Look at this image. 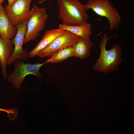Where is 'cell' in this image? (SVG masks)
Here are the masks:
<instances>
[{"mask_svg":"<svg viewBox=\"0 0 134 134\" xmlns=\"http://www.w3.org/2000/svg\"><path fill=\"white\" fill-rule=\"evenodd\" d=\"M108 33H106L102 37L101 40L99 44L100 53L99 59L93 66L96 71L107 74L117 70L122 59L121 54L122 49L121 46L117 43L113 45L109 50L106 48L108 41L113 36L107 38Z\"/></svg>","mask_w":134,"mask_h":134,"instance_id":"obj_1","label":"cell"},{"mask_svg":"<svg viewBox=\"0 0 134 134\" xmlns=\"http://www.w3.org/2000/svg\"><path fill=\"white\" fill-rule=\"evenodd\" d=\"M59 18L67 25L81 26L88 23L90 17L78 0H57Z\"/></svg>","mask_w":134,"mask_h":134,"instance_id":"obj_2","label":"cell"},{"mask_svg":"<svg viewBox=\"0 0 134 134\" xmlns=\"http://www.w3.org/2000/svg\"><path fill=\"white\" fill-rule=\"evenodd\" d=\"M83 5L86 11L91 9L97 15L106 17L109 22L110 31L119 27L121 16L109 0H89Z\"/></svg>","mask_w":134,"mask_h":134,"instance_id":"obj_3","label":"cell"},{"mask_svg":"<svg viewBox=\"0 0 134 134\" xmlns=\"http://www.w3.org/2000/svg\"><path fill=\"white\" fill-rule=\"evenodd\" d=\"M48 18L45 7L40 8L34 6L28 19L27 31L23 44L34 40L39 35L40 32L45 28Z\"/></svg>","mask_w":134,"mask_h":134,"instance_id":"obj_4","label":"cell"},{"mask_svg":"<svg viewBox=\"0 0 134 134\" xmlns=\"http://www.w3.org/2000/svg\"><path fill=\"white\" fill-rule=\"evenodd\" d=\"M13 63L14 70L10 75L7 77V79L15 89L20 88L27 75L32 74L42 79V76L39 72L40 69L44 64L46 63V62L41 64L26 63L20 60H16Z\"/></svg>","mask_w":134,"mask_h":134,"instance_id":"obj_5","label":"cell"},{"mask_svg":"<svg viewBox=\"0 0 134 134\" xmlns=\"http://www.w3.org/2000/svg\"><path fill=\"white\" fill-rule=\"evenodd\" d=\"M32 0H16L10 6L4 7L6 15L14 26L22 23L28 19L31 12Z\"/></svg>","mask_w":134,"mask_h":134,"instance_id":"obj_6","label":"cell"},{"mask_svg":"<svg viewBox=\"0 0 134 134\" xmlns=\"http://www.w3.org/2000/svg\"><path fill=\"white\" fill-rule=\"evenodd\" d=\"M28 19L22 23L17 25V31L16 35L11 39L14 46V51L12 55L7 62V65L12 64L16 60L26 61L28 52L23 48V42L27 29V23Z\"/></svg>","mask_w":134,"mask_h":134,"instance_id":"obj_7","label":"cell"},{"mask_svg":"<svg viewBox=\"0 0 134 134\" xmlns=\"http://www.w3.org/2000/svg\"><path fill=\"white\" fill-rule=\"evenodd\" d=\"M79 37L65 30L64 32L40 51L37 56L41 57L52 56L57 51L72 45Z\"/></svg>","mask_w":134,"mask_h":134,"instance_id":"obj_8","label":"cell"},{"mask_svg":"<svg viewBox=\"0 0 134 134\" xmlns=\"http://www.w3.org/2000/svg\"><path fill=\"white\" fill-rule=\"evenodd\" d=\"M13 45L11 40L0 36V66L4 80L7 77V62L13 52Z\"/></svg>","mask_w":134,"mask_h":134,"instance_id":"obj_9","label":"cell"},{"mask_svg":"<svg viewBox=\"0 0 134 134\" xmlns=\"http://www.w3.org/2000/svg\"><path fill=\"white\" fill-rule=\"evenodd\" d=\"M65 30L59 28L46 31L41 40L35 47L28 52V58H32L37 56L38 53L47 46L55 39L62 34Z\"/></svg>","mask_w":134,"mask_h":134,"instance_id":"obj_10","label":"cell"},{"mask_svg":"<svg viewBox=\"0 0 134 134\" xmlns=\"http://www.w3.org/2000/svg\"><path fill=\"white\" fill-rule=\"evenodd\" d=\"M17 28L10 22L7 17L4 7L0 6V36L12 39L16 33Z\"/></svg>","mask_w":134,"mask_h":134,"instance_id":"obj_11","label":"cell"},{"mask_svg":"<svg viewBox=\"0 0 134 134\" xmlns=\"http://www.w3.org/2000/svg\"><path fill=\"white\" fill-rule=\"evenodd\" d=\"M93 44L90 38L79 37L73 45L74 57L84 59L90 55V50Z\"/></svg>","mask_w":134,"mask_h":134,"instance_id":"obj_12","label":"cell"},{"mask_svg":"<svg viewBox=\"0 0 134 134\" xmlns=\"http://www.w3.org/2000/svg\"><path fill=\"white\" fill-rule=\"evenodd\" d=\"M58 27L83 38H90L92 34L91 32V26L88 23L84 25L76 26H68L61 24L59 25Z\"/></svg>","mask_w":134,"mask_h":134,"instance_id":"obj_13","label":"cell"},{"mask_svg":"<svg viewBox=\"0 0 134 134\" xmlns=\"http://www.w3.org/2000/svg\"><path fill=\"white\" fill-rule=\"evenodd\" d=\"M72 45L59 50L50 58L48 59L46 62V63H58L70 57H74Z\"/></svg>","mask_w":134,"mask_h":134,"instance_id":"obj_14","label":"cell"},{"mask_svg":"<svg viewBox=\"0 0 134 134\" xmlns=\"http://www.w3.org/2000/svg\"><path fill=\"white\" fill-rule=\"evenodd\" d=\"M0 111H3L7 113L9 118L10 114H13L16 117L18 115L17 111L16 109H5L0 108Z\"/></svg>","mask_w":134,"mask_h":134,"instance_id":"obj_15","label":"cell"},{"mask_svg":"<svg viewBox=\"0 0 134 134\" xmlns=\"http://www.w3.org/2000/svg\"><path fill=\"white\" fill-rule=\"evenodd\" d=\"M8 4L7 5L8 6H10L16 0H8Z\"/></svg>","mask_w":134,"mask_h":134,"instance_id":"obj_16","label":"cell"},{"mask_svg":"<svg viewBox=\"0 0 134 134\" xmlns=\"http://www.w3.org/2000/svg\"><path fill=\"white\" fill-rule=\"evenodd\" d=\"M47 0H41L38 1V3L39 4H42L43 3Z\"/></svg>","mask_w":134,"mask_h":134,"instance_id":"obj_17","label":"cell"},{"mask_svg":"<svg viewBox=\"0 0 134 134\" xmlns=\"http://www.w3.org/2000/svg\"><path fill=\"white\" fill-rule=\"evenodd\" d=\"M4 0H0V6L2 5V4Z\"/></svg>","mask_w":134,"mask_h":134,"instance_id":"obj_18","label":"cell"},{"mask_svg":"<svg viewBox=\"0 0 134 134\" xmlns=\"http://www.w3.org/2000/svg\"><path fill=\"white\" fill-rule=\"evenodd\" d=\"M38 0V1H40V0Z\"/></svg>","mask_w":134,"mask_h":134,"instance_id":"obj_19","label":"cell"}]
</instances>
